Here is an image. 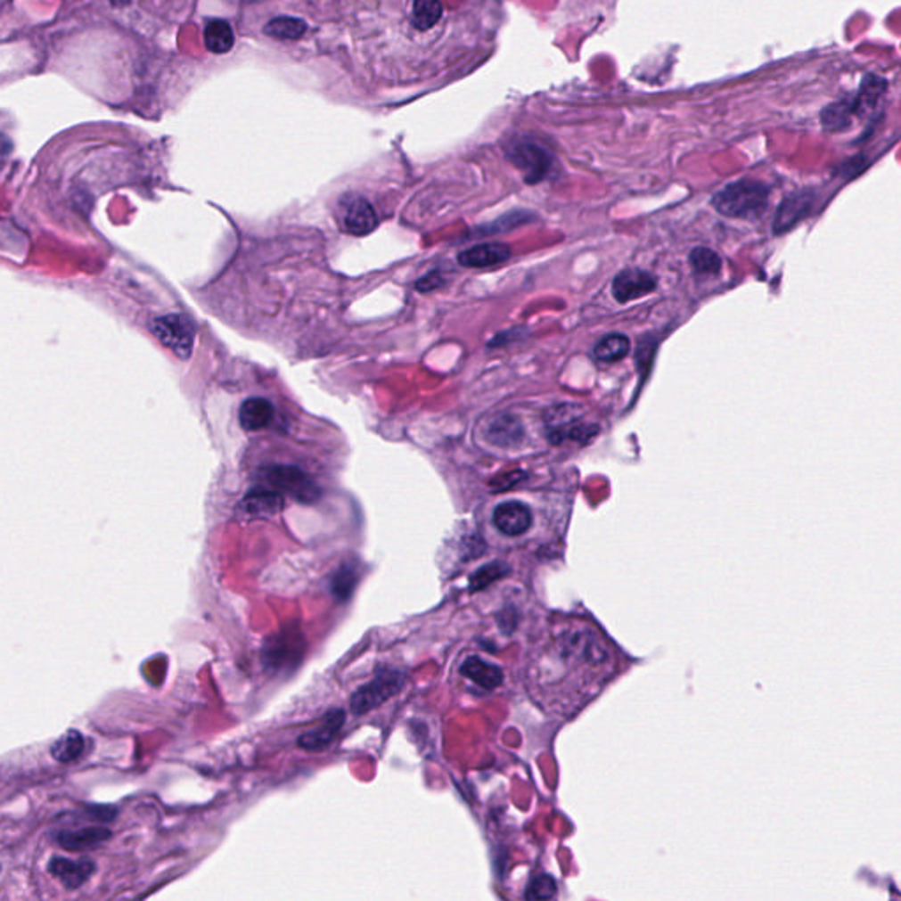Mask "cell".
I'll list each match as a JSON object with an SVG mask.
<instances>
[{
    "instance_id": "cell-1",
    "label": "cell",
    "mask_w": 901,
    "mask_h": 901,
    "mask_svg": "<svg viewBox=\"0 0 901 901\" xmlns=\"http://www.w3.org/2000/svg\"><path fill=\"white\" fill-rule=\"evenodd\" d=\"M618 669L615 646L585 620H556L527 660V687L550 713L572 717L610 684Z\"/></svg>"
},
{
    "instance_id": "cell-2",
    "label": "cell",
    "mask_w": 901,
    "mask_h": 901,
    "mask_svg": "<svg viewBox=\"0 0 901 901\" xmlns=\"http://www.w3.org/2000/svg\"><path fill=\"white\" fill-rule=\"evenodd\" d=\"M769 187L756 180H740L713 198V207L733 218H759L767 209Z\"/></svg>"
},
{
    "instance_id": "cell-3",
    "label": "cell",
    "mask_w": 901,
    "mask_h": 901,
    "mask_svg": "<svg viewBox=\"0 0 901 901\" xmlns=\"http://www.w3.org/2000/svg\"><path fill=\"white\" fill-rule=\"evenodd\" d=\"M405 676L391 668H379L375 676L361 685L357 691H354L348 702H350V711L354 715H364L370 713L372 709L379 708L386 700H389L393 695L400 692L404 689Z\"/></svg>"
},
{
    "instance_id": "cell-4",
    "label": "cell",
    "mask_w": 901,
    "mask_h": 901,
    "mask_svg": "<svg viewBox=\"0 0 901 901\" xmlns=\"http://www.w3.org/2000/svg\"><path fill=\"white\" fill-rule=\"evenodd\" d=\"M261 479L301 504H314L321 498L317 483L294 465H272L261 472Z\"/></svg>"
},
{
    "instance_id": "cell-5",
    "label": "cell",
    "mask_w": 901,
    "mask_h": 901,
    "mask_svg": "<svg viewBox=\"0 0 901 901\" xmlns=\"http://www.w3.org/2000/svg\"><path fill=\"white\" fill-rule=\"evenodd\" d=\"M581 407L577 405H556L552 409V413L546 417L548 421V437L550 440L560 446L567 440L579 442V444H588L594 440V437L599 433L597 424L583 422L581 417Z\"/></svg>"
},
{
    "instance_id": "cell-6",
    "label": "cell",
    "mask_w": 901,
    "mask_h": 901,
    "mask_svg": "<svg viewBox=\"0 0 901 901\" xmlns=\"http://www.w3.org/2000/svg\"><path fill=\"white\" fill-rule=\"evenodd\" d=\"M152 332L160 340V344L175 350L180 357H187L191 354L194 328L185 315L171 314L159 317L152 323Z\"/></svg>"
},
{
    "instance_id": "cell-7",
    "label": "cell",
    "mask_w": 901,
    "mask_h": 901,
    "mask_svg": "<svg viewBox=\"0 0 901 901\" xmlns=\"http://www.w3.org/2000/svg\"><path fill=\"white\" fill-rule=\"evenodd\" d=\"M340 220L347 233L364 236L372 233L377 224V213L368 200L357 194H348L340 201Z\"/></svg>"
},
{
    "instance_id": "cell-8",
    "label": "cell",
    "mask_w": 901,
    "mask_h": 901,
    "mask_svg": "<svg viewBox=\"0 0 901 901\" xmlns=\"http://www.w3.org/2000/svg\"><path fill=\"white\" fill-rule=\"evenodd\" d=\"M344 724H346V711L340 708L330 709L323 717L319 725L303 733L298 738V747L307 752H321V750L328 749L337 740Z\"/></svg>"
},
{
    "instance_id": "cell-9",
    "label": "cell",
    "mask_w": 901,
    "mask_h": 901,
    "mask_svg": "<svg viewBox=\"0 0 901 901\" xmlns=\"http://www.w3.org/2000/svg\"><path fill=\"white\" fill-rule=\"evenodd\" d=\"M97 866L90 857L70 859L62 856H53L48 863V872L70 891L79 889L95 873Z\"/></svg>"
},
{
    "instance_id": "cell-10",
    "label": "cell",
    "mask_w": 901,
    "mask_h": 901,
    "mask_svg": "<svg viewBox=\"0 0 901 901\" xmlns=\"http://www.w3.org/2000/svg\"><path fill=\"white\" fill-rule=\"evenodd\" d=\"M532 521L534 518L530 507L518 500L504 502L496 505L493 511L495 528L507 537H518L527 534L532 527Z\"/></svg>"
},
{
    "instance_id": "cell-11",
    "label": "cell",
    "mask_w": 901,
    "mask_h": 901,
    "mask_svg": "<svg viewBox=\"0 0 901 901\" xmlns=\"http://www.w3.org/2000/svg\"><path fill=\"white\" fill-rule=\"evenodd\" d=\"M298 639H301V635L298 632L278 634L275 637L266 639V643L263 646L265 666H268L272 669H282L289 664L294 668V664H298V660H299L298 651H303V648H305L303 643L298 644Z\"/></svg>"
},
{
    "instance_id": "cell-12",
    "label": "cell",
    "mask_w": 901,
    "mask_h": 901,
    "mask_svg": "<svg viewBox=\"0 0 901 901\" xmlns=\"http://www.w3.org/2000/svg\"><path fill=\"white\" fill-rule=\"evenodd\" d=\"M812 207H814V192L799 191L787 196L776 209L773 220V233L783 234L789 229L796 227L812 211Z\"/></svg>"
},
{
    "instance_id": "cell-13",
    "label": "cell",
    "mask_w": 901,
    "mask_h": 901,
    "mask_svg": "<svg viewBox=\"0 0 901 901\" xmlns=\"http://www.w3.org/2000/svg\"><path fill=\"white\" fill-rule=\"evenodd\" d=\"M655 289H657V277L637 268L624 270L613 280V296L620 303L634 301L641 296L653 292Z\"/></svg>"
},
{
    "instance_id": "cell-14",
    "label": "cell",
    "mask_w": 901,
    "mask_h": 901,
    "mask_svg": "<svg viewBox=\"0 0 901 901\" xmlns=\"http://www.w3.org/2000/svg\"><path fill=\"white\" fill-rule=\"evenodd\" d=\"M282 509L283 493L268 486H258L250 489L242 502V511L252 518H268L278 514Z\"/></svg>"
},
{
    "instance_id": "cell-15",
    "label": "cell",
    "mask_w": 901,
    "mask_h": 901,
    "mask_svg": "<svg viewBox=\"0 0 901 901\" xmlns=\"http://www.w3.org/2000/svg\"><path fill=\"white\" fill-rule=\"evenodd\" d=\"M511 258V249L505 243H481L458 254V263L465 268H489Z\"/></svg>"
},
{
    "instance_id": "cell-16",
    "label": "cell",
    "mask_w": 901,
    "mask_h": 901,
    "mask_svg": "<svg viewBox=\"0 0 901 901\" xmlns=\"http://www.w3.org/2000/svg\"><path fill=\"white\" fill-rule=\"evenodd\" d=\"M460 673L465 680L472 682V685L485 692L495 691L502 684V669L481 657H469L462 664Z\"/></svg>"
},
{
    "instance_id": "cell-17",
    "label": "cell",
    "mask_w": 901,
    "mask_h": 901,
    "mask_svg": "<svg viewBox=\"0 0 901 901\" xmlns=\"http://www.w3.org/2000/svg\"><path fill=\"white\" fill-rule=\"evenodd\" d=\"M111 838V831L108 828L101 826H92V828H83V830H74V831H61L57 834V843L70 850V852H81V850H92L101 847Z\"/></svg>"
},
{
    "instance_id": "cell-18",
    "label": "cell",
    "mask_w": 901,
    "mask_h": 901,
    "mask_svg": "<svg viewBox=\"0 0 901 901\" xmlns=\"http://www.w3.org/2000/svg\"><path fill=\"white\" fill-rule=\"evenodd\" d=\"M275 417V409L270 400L263 397L249 398L240 407V424L247 431L265 430L272 424Z\"/></svg>"
},
{
    "instance_id": "cell-19",
    "label": "cell",
    "mask_w": 901,
    "mask_h": 901,
    "mask_svg": "<svg viewBox=\"0 0 901 901\" xmlns=\"http://www.w3.org/2000/svg\"><path fill=\"white\" fill-rule=\"evenodd\" d=\"M486 438L495 446L509 447V446L518 444L523 438V426L518 417L507 416V414L496 417L487 426Z\"/></svg>"
},
{
    "instance_id": "cell-20",
    "label": "cell",
    "mask_w": 901,
    "mask_h": 901,
    "mask_svg": "<svg viewBox=\"0 0 901 901\" xmlns=\"http://www.w3.org/2000/svg\"><path fill=\"white\" fill-rule=\"evenodd\" d=\"M514 162L523 169L527 171V180L530 182H536L539 178L545 176V173L548 171V157L543 150L532 146V144H523V146H516L514 152Z\"/></svg>"
},
{
    "instance_id": "cell-21",
    "label": "cell",
    "mask_w": 901,
    "mask_h": 901,
    "mask_svg": "<svg viewBox=\"0 0 901 901\" xmlns=\"http://www.w3.org/2000/svg\"><path fill=\"white\" fill-rule=\"evenodd\" d=\"M205 45L211 53L224 55L234 46V32L225 20H211L205 29Z\"/></svg>"
},
{
    "instance_id": "cell-22",
    "label": "cell",
    "mask_w": 901,
    "mask_h": 901,
    "mask_svg": "<svg viewBox=\"0 0 901 901\" xmlns=\"http://www.w3.org/2000/svg\"><path fill=\"white\" fill-rule=\"evenodd\" d=\"M85 752V738L76 729H70L50 749L52 758L61 764L76 763Z\"/></svg>"
},
{
    "instance_id": "cell-23",
    "label": "cell",
    "mask_w": 901,
    "mask_h": 901,
    "mask_svg": "<svg viewBox=\"0 0 901 901\" xmlns=\"http://www.w3.org/2000/svg\"><path fill=\"white\" fill-rule=\"evenodd\" d=\"M307 23L292 16H278L266 23L265 34L278 41H298L307 32Z\"/></svg>"
},
{
    "instance_id": "cell-24",
    "label": "cell",
    "mask_w": 901,
    "mask_h": 901,
    "mask_svg": "<svg viewBox=\"0 0 901 901\" xmlns=\"http://www.w3.org/2000/svg\"><path fill=\"white\" fill-rule=\"evenodd\" d=\"M357 581H359V572L356 569L354 563H342L335 574L332 576V581H330V590L333 594V597L340 602H347L356 586H357Z\"/></svg>"
},
{
    "instance_id": "cell-25",
    "label": "cell",
    "mask_w": 901,
    "mask_h": 901,
    "mask_svg": "<svg viewBox=\"0 0 901 901\" xmlns=\"http://www.w3.org/2000/svg\"><path fill=\"white\" fill-rule=\"evenodd\" d=\"M856 115V106H854V101H840V102H834V104H830L828 108L823 110V115H821V120H823V126L831 131V133H840L843 129L848 127L852 117Z\"/></svg>"
},
{
    "instance_id": "cell-26",
    "label": "cell",
    "mask_w": 901,
    "mask_h": 901,
    "mask_svg": "<svg viewBox=\"0 0 901 901\" xmlns=\"http://www.w3.org/2000/svg\"><path fill=\"white\" fill-rule=\"evenodd\" d=\"M628 350H630L628 339L620 333H613V335H608L602 340H599V344L595 346V350H594V356L602 363H613V361H620L622 357H625L628 354Z\"/></svg>"
},
{
    "instance_id": "cell-27",
    "label": "cell",
    "mask_w": 901,
    "mask_h": 901,
    "mask_svg": "<svg viewBox=\"0 0 901 901\" xmlns=\"http://www.w3.org/2000/svg\"><path fill=\"white\" fill-rule=\"evenodd\" d=\"M691 266L695 274L700 275H715L722 268V259L717 252L706 247H697L691 252Z\"/></svg>"
},
{
    "instance_id": "cell-28",
    "label": "cell",
    "mask_w": 901,
    "mask_h": 901,
    "mask_svg": "<svg viewBox=\"0 0 901 901\" xmlns=\"http://www.w3.org/2000/svg\"><path fill=\"white\" fill-rule=\"evenodd\" d=\"M556 893V882L550 875H541L534 879L527 889V898L528 900H550Z\"/></svg>"
},
{
    "instance_id": "cell-29",
    "label": "cell",
    "mask_w": 901,
    "mask_h": 901,
    "mask_svg": "<svg viewBox=\"0 0 901 901\" xmlns=\"http://www.w3.org/2000/svg\"><path fill=\"white\" fill-rule=\"evenodd\" d=\"M85 810L90 814V819H99V821H113L115 815L119 814L115 807H108V805H90V807H85Z\"/></svg>"
},
{
    "instance_id": "cell-30",
    "label": "cell",
    "mask_w": 901,
    "mask_h": 901,
    "mask_svg": "<svg viewBox=\"0 0 901 901\" xmlns=\"http://www.w3.org/2000/svg\"><path fill=\"white\" fill-rule=\"evenodd\" d=\"M442 282H444V280L438 277V274H437V272H431V274H428L426 277L421 278V280L417 282V291H433V289H437L438 285H442Z\"/></svg>"
}]
</instances>
